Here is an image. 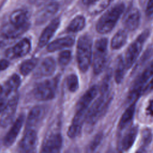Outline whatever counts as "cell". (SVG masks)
<instances>
[{
    "label": "cell",
    "instance_id": "6da1fadb",
    "mask_svg": "<svg viewBox=\"0 0 153 153\" xmlns=\"http://www.w3.org/2000/svg\"><path fill=\"white\" fill-rule=\"evenodd\" d=\"M109 81L110 75H108L102 85L100 96L87 111L85 121L88 126L95 124L102 117L103 115L106 113L110 105L112 95L109 88Z\"/></svg>",
    "mask_w": 153,
    "mask_h": 153
},
{
    "label": "cell",
    "instance_id": "7a4b0ae2",
    "mask_svg": "<svg viewBox=\"0 0 153 153\" xmlns=\"http://www.w3.org/2000/svg\"><path fill=\"white\" fill-rule=\"evenodd\" d=\"M124 9V4L120 3L106 11L96 23V29L97 32L101 34L110 32L116 25Z\"/></svg>",
    "mask_w": 153,
    "mask_h": 153
},
{
    "label": "cell",
    "instance_id": "3957f363",
    "mask_svg": "<svg viewBox=\"0 0 153 153\" xmlns=\"http://www.w3.org/2000/svg\"><path fill=\"white\" fill-rule=\"evenodd\" d=\"M92 40L88 35H83L78 40L76 45V60L79 69L85 72L91 63Z\"/></svg>",
    "mask_w": 153,
    "mask_h": 153
},
{
    "label": "cell",
    "instance_id": "277c9868",
    "mask_svg": "<svg viewBox=\"0 0 153 153\" xmlns=\"http://www.w3.org/2000/svg\"><path fill=\"white\" fill-rule=\"evenodd\" d=\"M108 39L102 38L96 41L94 48L93 66V72L97 75L102 72L105 67L107 60Z\"/></svg>",
    "mask_w": 153,
    "mask_h": 153
},
{
    "label": "cell",
    "instance_id": "5b68a950",
    "mask_svg": "<svg viewBox=\"0 0 153 153\" xmlns=\"http://www.w3.org/2000/svg\"><path fill=\"white\" fill-rule=\"evenodd\" d=\"M149 30H145L128 47L125 54V59H124L126 69L130 68L135 62L143 48L145 42L149 37Z\"/></svg>",
    "mask_w": 153,
    "mask_h": 153
},
{
    "label": "cell",
    "instance_id": "8992f818",
    "mask_svg": "<svg viewBox=\"0 0 153 153\" xmlns=\"http://www.w3.org/2000/svg\"><path fill=\"white\" fill-rule=\"evenodd\" d=\"M153 76V60L136 78L128 95V101L130 103L136 101L142 93L148 81Z\"/></svg>",
    "mask_w": 153,
    "mask_h": 153
},
{
    "label": "cell",
    "instance_id": "52a82bcc",
    "mask_svg": "<svg viewBox=\"0 0 153 153\" xmlns=\"http://www.w3.org/2000/svg\"><path fill=\"white\" fill-rule=\"evenodd\" d=\"M59 78L45 80L38 84L34 88L35 97L38 100L47 101L53 99L56 95Z\"/></svg>",
    "mask_w": 153,
    "mask_h": 153
},
{
    "label": "cell",
    "instance_id": "ba28073f",
    "mask_svg": "<svg viewBox=\"0 0 153 153\" xmlns=\"http://www.w3.org/2000/svg\"><path fill=\"white\" fill-rule=\"evenodd\" d=\"M18 102L19 95L16 94L6 103L0 118V126L1 127H6L12 123L16 113Z\"/></svg>",
    "mask_w": 153,
    "mask_h": 153
},
{
    "label": "cell",
    "instance_id": "9c48e42d",
    "mask_svg": "<svg viewBox=\"0 0 153 153\" xmlns=\"http://www.w3.org/2000/svg\"><path fill=\"white\" fill-rule=\"evenodd\" d=\"M30 50L31 42L29 39L25 38L12 47L7 49L5 51V55L8 58L11 59L20 58L27 54Z\"/></svg>",
    "mask_w": 153,
    "mask_h": 153
},
{
    "label": "cell",
    "instance_id": "30bf717a",
    "mask_svg": "<svg viewBox=\"0 0 153 153\" xmlns=\"http://www.w3.org/2000/svg\"><path fill=\"white\" fill-rule=\"evenodd\" d=\"M63 139L60 133H53L48 135L44 140L41 152L53 153L60 152L62 146Z\"/></svg>",
    "mask_w": 153,
    "mask_h": 153
},
{
    "label": "cell",
    "instance_id": "8fae6325",
    "mask_svg": "<svg viewBox=\"0 0 153 153\" xmlns=\"http://www.w3.org/2000/svg\"><path fill=\"white\" fill-rule=\"evenodd\" d=\"M87 111L82 109L76 110V113L67 132V134L70 138H75L80 134L82 125L84 121H85Z\"/></svg>",
    "mask_w": 153,
    "mask_h": 153
},
{
    "label": "cell",
    "instance_id": "7c38bea8",
    "mask_svg": "<svg viewBox=\"0 0 153 153\" xmlns=\"http://www.w3.org/2000/svg\"><path fill=\"white\" fill-rule=\"evenodd\" d=\"M30 27V23H27L24 25L17 26L11 23L4 25L1 28L2 35L7 39H14L26 32Z\"/></svg>",
    "mask_w": 153,
    "mask_h": 153
},
{
    "label": "cell",
    "instance_id": "4fadbf2b",
    "mask_svg": "<svg viewBox=\"0 0 153 153\" xmlns=\"http://www.w3.org/2000/svg\"><path fill=\"white\" fill-rule=\"evenodd\" d=\"M25 121V115L23 114H20L16 120L15 122L10 128V130L7 133L6 135L5 136L3 143L4 146L7 147L11 146L13 143L16 141L19 133H20L23 124Z\"/></svg>",
    "mask_w": 153,
    "mask_h": 153
},
{
    "label": "cell",
    "instance_id": "5bb4252c",
    "mask_svg": "<svg viewBox=\"0 0 153 153\" xmlns=\"http://www.w3.org/2000/svg\"><path fill=\"white\" fill-rule=\"evenodd\" d=\"M37 134L33 129H27L20 140L19 148L22 152H33L37 144Z\"/></svg>",
    "mask_w": 153,
    "mask_h": 153
},
{
    "label": "cell",
    "instance_id": "9a60e30c",
    "mask_svg": "<svg viewBox=\"0 0 153 153\" xmlns=\"http://www.w3.org/2000/svg\"><path fill=\"white\" fill-rule=\"evenodd\" d=\"M45 114V109L44 106L37 105L34 106L29 112L26 123V128L33 129L43 119Z\"/></svg>",
    "mask_w": 153,
    "mask_h": 153
},
{
    "label": "cell",
    "instance_id": "2e32d148",
    "mask_svg": "<svg viewBox=\"0 0 153 153\" xmlns=\"http://www.w3.org/2000/svg\"><path fill=\"white\" fill-rule=\"evenodd\" d=\"M60 23L59 18L54 19L42 31L39 41L38 47L39 48L45 46L57 30Z\"/></svg>",
    "mask_w": 153,
    "mask_h": 153
},
{
    "label": "cell",
    "instance_id": "e0dca14e",
    "mask_svg": "<svg viewBox=\"0 0 153 153\" xmlns=\"http://www.w3.org/2000/svg\"><path fill=\"white\" fill-rule=\"evenodd\" d=\"M56 66V62L53 57H46L35 70L34 75L38 78L51 76L54 74Z\"/></svg>",
    "mask_w": 153,
    "mask_h": 153
},
{
    "label": "cell",
    "instance_id": "ac0fdd59",
    "mask_svg": "<svg viewBox=\"0 0 153 153\" xmlns=\"http://www.w3.org/2000/svg\"><path fill=\"white\" fill-rule=\"evenodd\" d=\"M138 133V127L134 126L131 127L124 134L118 145V149L120 151L128 150L135 142Z\"/></svg>",
    "mask_w": 153,
    "mask_h": 153
},
{
    "label": "cell",
    "instance_id": "d6986e66",
    "mask_svg": "<svg viewBox=\"0 0 153 153\" xmlns=\"http://www.w3.org/2000/svg\"><path fill=\"white\" fill-rule=\"evenodd\" d=\"M140 20V14L139 11L133 8L130 9L125 16L124 25L126 29L129 31L135 30L139 26Z\"/></svg>",
    "mask_w": 153,
    "mask_h": 153
},
{
    "label": "cell",
    "instance_id": "ffe728a7",
    "mask_svg": "<svg viewBox=\"0 0 153 153\" xmlns=\"http://www.w3.org/2000/svg\"><path fill=\"white\" fill-rule=\"evenodd\" d=\"M97 92V87L95 85L91 86L88 90H87L85 92V93L78 100L76 103V110H88L87 109L88 106L96 96Z\"/></svg>",
    "mask_w": 153,
    "mask_h": 153
},
{
    "label": "cell",
    "instance_id": "44dd1931",
    "mask_svg": "<svg viewBox=\"0 0 153 153\" xmlns=\"http://www.w3.org/2000/svg\"><path fill=\"white\" fill-rule=\"evenodd\" d=\"M75 42V37L73 36H66L58 38L50 42L47 47V51L54 52L65 48L72 47Z\"/></svg>",
    "mask_w": 153,
    "mask_h": 153
},
{
    "label": "cell",
    "instance_id": "7402d4cb",
    "mask_svg": "<svg viewBox=\"0 0 153 153\" xmlns=\"http://www.w3.org/2000/svg\"><path fill=\"white\" fill-rule=\"evenodd\" d=\"M136 102V101H134L131 102V105L123 113L118 124L119 130H123L131 122L135 112Z\"/></svg>",
    "mask_w": 153,
    "mask_h": 153
},
{
    "label": "cell",
    "instance_id": "603a6c76",
    "mask_svg": "<svg viewBox=\"0 0 153 153\" xmlns=\"http://www.w3.org/2000/svg\"><path fill=\"white\" fill-rule=\"evenodd\" d=\"M59 4L57 2H51L46 5L39 13L37 17L38 23H42L54 15L59 10Z\"/></svg>",
    "mask_w": 153,
    "mask_h": 153
},
{
    "label": "cell",
    "instance_id": "cb8c5ba5",
    "mask_svg": "<svg viewBox=\"0 0 153 153\" xmlns=\"http://www.w3.org/2000/svg\"><path fill=\"white\" fill-rule=\"evenodd\" d=\"M10 23L15 25H24L29 23L28 13L26 10L23 9L16 10L11 14L10 17Z\"/></svg>",
    "mask_w": 153,
    "mask_h": 153
},
{
    "label": "cell",
    "instance_id": "d4e9b609",
    "mask_svg": "<svg viewBox=\"0 0 153 153\" xmlns=\"http://www.w3.org/2000/svg\"><path fill=\"white\" fill-rule=\"evenodd\" d=\"M21 83V79L19 75L14 74L12 75L5 84V87H3L4 92L6 95L10 94L17 91Z\"/></svg>",
    "mask_w": 153,
    "mask_h": 153
},
{
    "label": "cell",
    "instance_id": "484cf974",
    "mask_svg": "<svg viewBox=\"0 0 153 153\" xmlns=\"http://www.w3.org/2000/svg\"><path fill=\"white\" fill-rule=\"evenodd\" d=\"M127 40V33L125 30H120L113 36L111 47L114 50H118L124 46Z\"/></svg>",
    "mask_w": 153,
    "mask_h": 153
},
{
    "label": "cell",
    "instance_id": "4316f807",
    "mask_svg": "<svg viewBox=\"0 0 153 153\" xmlns=\"http://www.w3.org/2000/svg\"><path fill=\"white\" fill-rule=\"evenodd\" d=\"M85 26V19L83 16H77L70 22L66 28L68 32L75 33L81 30Z\"/></svg>",
    "mask_w": 153,
    "mask_h": 153
},
{
    "label": "cell",
    "instance_id": "83f0119b",
    "mask_svg": "<svg viewBox=\"0 0 153 153\" xmlns=\"http://www.w3.org/2000/svg\"><path fill=\"white\" fill-rule=\"evenodd\" d=\"M126 69V67L125 65L124 60L123 57L120 56L118 57V59L117 60L114 74L115 81L117 84L121 83L123 80Z\"/></svg>",
    "mask_w": 153,
    "mask_h": 153
},
{
    "label": "cell",
    "instance_id": "f1b7e54d",
    "mask_svg": "<svg viewBox=\"0 0 153 153\" xmlns=\"http://www.w3.org/2000/svg\"><path fill=\"white\" fill-rule=\"evenodd\" d=\"M38 60L36 58H32L25 60L20 66V72L23 76L27 75L37 65Z\"/></svg>",
    "mask_w": 153,
    "mask_h": 153
},
{
    "label": "cell",
    "instance_id": "f546056e",
    "mask_svg": "<svg viewBox=\"0 0 153 153\" xmlns=\"http://www.w3.org/2000/svg\"><path fill=\"white\" fill-rule=\"evenodd\" d=\"M112 1V0H97L89 6V11L93 14L99 13L106 8Z\"/></svg>",
    "mask_w": 153,
    "mask_h": 153
},
{
    "label": "cell",
    "instance_id": "4dcf8cb0",
    "mask_svg": "<svg viewBox=\"0 0 153 153\" xmlns=\"http://www.w3.org/2000/svg\"><path fill=\"white\" fill-rule=\"evenodd\" d=\"M67 88L71 92H75L79 87L78 76L75 74H70L66 78Z\"/></svg>",
    "mask_w": 153,
    "mask_h": 153
},
{
    "label": "cell",
    "instance_id": "1f68e13d",
    "mask_svg": "<svg viewBox=\"0 0 153 153\" xmlns=\"http://www.w3.org/2000/svg\"><path fill=\"white\" fill-rule=\"evenodd\" d=\"M71 58V51L69 50H63L59 55V63L61 66H65L70 63Z\"/></svg>",
    "mask_w": 153,
    "mask_h": 153
},
{
    "label": "cell",
    "instance_id": "d6a6232c",
    "mask_svg": "<svg viewBox=\"0 0 153 153\" xmlns=\"http://www.w3.org/2000/svg\"><path fill=\"white\" fill-rule=\"evenodd\" d=\"M142 148L147 146L151 142L152 139L151 131L148 128H145L142 133Z\"/></svg>",
    "mask_w": 153,
    "mask_h": 153
},
{
    "label": "cell",
    "instance_id": "836d02e7",
    "mask_svg": "<svg viewBox=\"0 0 153 153\" xmlns=\"http://www.w3.org/2000/svg\"><path fill=\"white\" fill-rule=\"evenodd\" d=\"M102 137H103V134L102 133H99L96 135V136L94 137V139L89 145L88 149L90 151H93L96 149V148L100 144L102 140Z\"/></svg>",
    "mask_w": 153,
    "mask_h": 153
},
{
    "label": "cell",
    "instance_id": "e575fe53",
    "mask_svg": "<svg viewBox=\"0 0 153 153\" xmlns=\"http://www.w3.org/2000/svg\"><path fill=\"white\" fill-rule=\"evenodd\" d=\"M146 12L148 16H150L153 15V0H148Z\"/></svg>",
    "mask_w": 153,
    "mask_h": 153
},
{
    "label": "cell",
    "instance_id": "d590c367",
    "mask_svg": "<svg viewBox=\"0 0 153 153\" xmlns=\"http://www.w3.org/2000/svg\"><path fill=\"white\" fill-rule=\"evenodd\" d=\"M153 90V78L151 79L150 82L144 87L143 89L142 93L143 94L145 93H148Z\"/></svg>",
    "mask_w": 153,
    "mask_h": 153
},
{
    "label": "cell",
    "instance_id": "8d00e7d4",
    "mask_svg": "<svg viewBox=\"0 0 153 153\" xmlns=\"http://www.w3.org/2000/svg\"><path fill=\"white\" fill-rule=\"evenodd\" d=\"M10 63L8 60L5 59L0 60V72L6 69L8 67Z\"/></svg>",
    "mask_w": 153,
    "mask_h": 153
},
{
    "label": "cell",
    "instance_id": "74e56055",
    "mask_svg": "<svg viewBox=\"0 0 153 153\" xmlns=\"http://www.w3.org/2000/svg\"><path fill=\"white\" fill-rule=\"evenodd\" d=\"M6 105L5 100L3 98H0V114L2 112L3 109L4 108L5 106Z\"/></svg>",
    "mask_w": 153,
    "mask_h": 153
},
{
    "label": "cell",
    "instance_id": "f35d334b",
    "mask_svg": "<svg viewBox=\"0 0 153 153\" xmlns=\"http://www.w3.org/2000/svg\"><path fill=\"white\" fill-rule=\"evenodd\" d=\"M96 1H97V0H82V2L84 5L90 6L91 4H93V3H94Z\"/></svg>",
    "mask_w": 153,
    "mask_h": 153
},
{
    "label": "cell",
    "instance_id": "ab89813d",
    "mask_svg": "<svg viewBox=\"0 0 153 153\" xmlns=\"http://www.w3.org/2000/svg\"><path fill=\"white\" fill-rule=\"evenodd\" d=\"M4 92V88H3V87H2L1 85H0V98H1V96L2 95V94Z\"/></svg>",
    "mask_w": 153,
    "mask_h": 153
}]
</instances>
